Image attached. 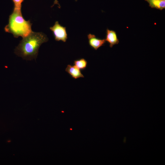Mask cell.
Masks as SVG:
<instances>
[{
	"mask_svg": "<svg viewBox=\"0 0 165 165\" xmlns=\"http://www.w3.org/2000/svg\"><path fill=\"white\" fill-rule=\"evenodd\" d=\"M47 36L42 32L32 31L23 38L15 49V53L24 59H36L38 50L41 44L48 41Z\"/></svg>",
	"mask_w": 165,
	"mask_h": 165,
	"instance_id": "6da1fadb",
	"label": "cell"
},
{
	"mask_svg": "<svg viewBox=\"0 0 165 165\" xmlns=\"http://www.w3.org/2000/svg\"><path fill=\"white\" fill-rule=\"evenodd\" d=\"M32 24L30 20H25L22 15L21 10H13L9 15V23L4 28L6 32L12 34L15 38L26 37L33 31Z\"/></svg>",
	"mask_w": 165,
	"mask_h": 165,
	"instance_id": "7a4b0ae2",
	"label": "cell"
},
{
	"mask_svg": "<svg viewBox=\"0 0 165 165\" xmlns=\"http://www.w3.org/2000/svg\"><path fill=\"white\" fill-rule=\"evenodd\" d=\"M52 32L55 40L57 41H62L66 42L68 39V34L66 27L60 24L58 21L55 23L50 28Z\"/></svg>",
	"mask_w": 165,
	"mask_h": 165,
	"instance_id": "3957f363",
	"label": "cell"
},
{
	"mask_svg": "<svg viewBox=\"0 0 165 165\" xmlns=\"http://www.w3.org/2000/svg\"><path fill=\"white\" fill-rule=\"evenodd\" d=\"M87 36L90 46L95 50L104 46L106 42L105 39H101L97 38L94 34H89Z\"/></svg>",
	"mask_w": 165,
	"mask_h": 165,
	"instance_id": "277c9868",
	"label": "cell"
},
{
	"mask_svg": "<svg viewBox=\"0 0 165 165\" xmlns=\"http://www.w3.org/2000/svg\"><path fill=\"white\" fill-rule=\"evenodd\" d=\"M106 33V35L105 39L106 41L109 44L110 48H112L114 45L118 44L119 43V40L115 31L107 28Z\"/></svg>",
	"mask_w": 165,
	"mask_h": 165,
	"instance_id": "5b68a950",
	"label": "cell"
},
{
	"mask_svg": "<svg viewBox=\"0 0 165 165\" xmlns=\"http://www.w3.org/2000/svg\"><path fill=\"white\" fill-rule=\"evenodd\" d=\"M65 70L66 72L75 79L80 78H84V76L80 70L74 65H68Z\"/></svg>",
	"mask_w": 165,
	"mask_h": 165,
	"instance_id": "8992f818",
	"label": "cell"
},
{
	"mask_svg": "<svg viewBox=\"0 0 165 165\" xmlns=\"http://www.w3.org/2000/svg\"><path fill=\"white\" fill-rule=\"evenodd\" d=\"M149 4V6L160 10L165 9V0H145Z\"/></svg>",
	"mask_w": 165,
	"mask_h": 165,
	"instance_id": "52a82bcc",
	"label": "cell"
},
{
	"mask_svg": "<svg viewBox=\"0 0 165 165\" xmlns=\"http://www.w3.org/2000/svg\"><path fill=\"white\" fill-rule=\"evenodd\" d=\"M73 64L80 70H84L87 66V62L85 59L82 58L75 60Z\"/></svg>",
	"mask_w": 165,
	"mask_h": 165,
	"instance_id": "ba28073f",
	"label": "cell"
},
{
	"mask_svg": "<svg viewBox=\"0 0 165 165\" xmlns=\"http://www.w3.org/2000/svg\"><path fill=\"white\" fill-rule=\"evenodd\" d=\"M14 4L13 10H21L22 4L24 0H12Z\"/></svg>",
	"mask_w": 165,
	"mask_h": 165,
	"instance_id": "9c48e42d",
	"label": "cell"
},
{
	"mask_svg": "<svg viewBox=\"0 0 165 165\" xmlns=\"http://www.w3.org/2000/svg\"><path fill=\"white\" fill-rule=\"evenodd\" d=\"M55 5H58V7L59 8H61V6L59 4L58 0H54L53 4V5L51 6V7H53Z\"/></svg>",
	"mask_w": 165,
	"mask_h": 165,
	"instance_id": "30bf717a",
	"label": "cell"
},
{
	"mask_svg": "<svg viewBox=\"0 0 165 165\" xmlns=\"http://www.w3.org/2000/svg\"><path fill=\"white\" fill-rule=\"evenodd\" d=\"M70 130H72V129H71Z\"/></svg>",
	"mask_w": 165,
	"mask_h": 165,
	"instance_id": "8fae6325",
	"label": "cell"
}]
</instances>
